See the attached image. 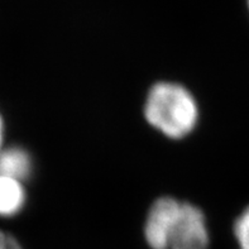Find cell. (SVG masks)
<instances>
[{"label": "cell", "instance_id": "4", "mask_svg": "<svg viewBox=\"0 0 249 249\" xmlns=\"http://www.w3.org/2000/svg\"><path fill=\"white\" fill-rule=\"evenodd\" d=\"M33 171V161L27 149L13 145L0 152V175L24 182Z\"/></svg>", "mask_w": 249, "mask_h": 249}, {"label": "cell", "instance_id": "2", "mask_svg": "<svg viewBox=\"0 0 249 249\" xmlns=\"http://www.w3.org/2000/svg\"><path fill=\"white\" fill-rule=\"evenodd\" d=\"M182 201L161 196L149 208L143 227L144 239L151 249H170L171 238L180 218Z\"/></svg>", "mask_w": 249, "mask_h": 249}, {"label": "cell", "instance_id": "6", "mask_svg": "<svg viewBox=\"0 0 249 249\" xmlns=\"http://www.w3.org/2000/svg\"><path fill=\"white\" fill-rule=\"evenodd\" d=\"M233 229L239 249H249V206L235 219Z\"/></svg>", "mask_w": 249, "mask_h": 249}, {"label": "cell", "instance_id": "5", "mask_svg": "<svg viewBox=\"0 0 249 249\" xmlns=\"http://www.w3.org/2000/svg\"><path fill=\"white\" fill-rule=\"evenodd\" d=\"M25 205L22 181L0 175V216H14Z\"/></svg>", "mask_w": 249, "mask_h": 249}, {"label": "cell", "instance_id": "3", "mask_svg": "<svg viewBox=\"0 0 249 249\" xmlns=\"http://www.w3.org/2000/svg\"><path fill=\"white\" fill-rule=\"evenodd\" d=\"M209 240L210 234L204 212L191 202L182 201L170 249H208Z\"/></svg>", "mask_w": 249, "mask_h": 249}, {"label": "cell", "instance_id": "8", "mask_svg": "<svg viewBox=\"0 0 249 249\" xmlns=\"http://www.w3.org/2000/svg\"><path fill=\"white\" fill-rule=\"evenodd\" d=\"M248 5H249V0H248Z\"/></svg>", "mask_w": 249, "mask_h": 249}, {"label": "cell", "instance_id": "7", "mask_svg": "<svg viewBox=\"0 0 249 249\" xmlns=\"http://www.w3.org/2000/svg\"><path fill=\"white\" fill-rule=\"evenodd\" d=\"M3 133H4V124H3V119L0 117V152L3 151L1 149V145H3Z\"/></svg>", "mask_w": 249, "mask_h": 249}, {"label": "cell", "instance_id": "1", "mask_svg": "<svg viewBox=\"0 0 249 249\" xmlns=\"http://www.w3.org/2000/svg\"><path fill=\"white\" fill-rule=\"evenodd\" d=\"M143 114L147 123L162 136L178 141L195 130L200 107L186 86L175 81H158L148 90Z\"/></svg>", "mask_w": 249, "mask_h": 249}]
</instances>
